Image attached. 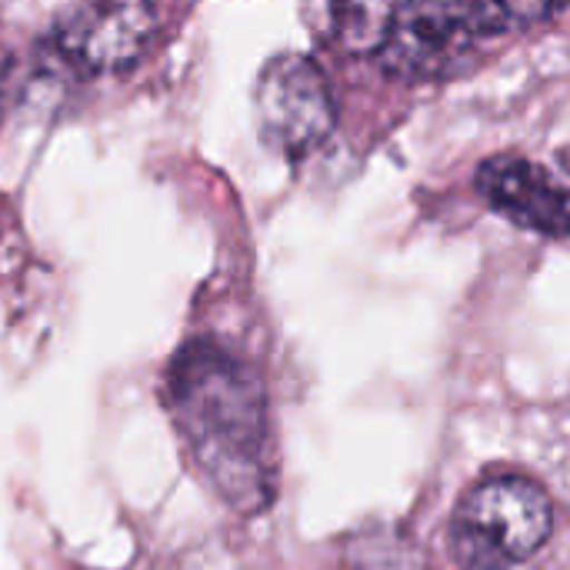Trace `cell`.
I'll list each match as a JSON object with an SVG mask.
<instances>
[{"label":"cell","mask_w":570,"mask_h":570,"mask_svg":"<svg viewBox=\"0 0 570 570\" xmlns=\"http://www.w3.org/2000/svg\"><path fill=\"white\" fill-rule=\"evenodd\" d=\"M174 421L214 491L254 514L274 498L267 397L257 374L214 341H190L167 371Z\"/></svg>","instance_id":"cell-1"},{"label":"cell","mask_w":570,"mask_h":570,"mask_svg":"<svg viewBox=\"0 0 570 570\" xmlns=\"http://www.w3.org/2000/svg\"><path fill=\"white\" fill-rule=\"evenodd\" d=\"M551 531L548 491L524 474H494L458 504L451 544L468 570H508L534 558Z\"/></svg>","instance_id":"cell-2"},{"label":"cell","mask_w":570,"mask_h":570,"mask_svg":"<svg viewBox=\"0 0 570 570\" xmlns=\"http://www.w3.org/2000/svg\"><path fill=\"white\" fill-rule=\"evenodd\" d=\"M254 110L264 144L284 157H307L334 130L327 77L304 53H277L264 63L254 87Z\"/></svg>","instance_id":"cell-3"},{"label":"cell","mask_w":570,"mask_h":570,"mask_svg":"<svg viewBox=\"0 0 570 570\" xmlns=\"http://www.w3.org/2000/svg\"><path fill=\"white\" fill-rule=\"evenodd\" d=\"M484 37L478 0H401L377 43L381 67L404 80L444 73Z\"/></svg>","instance_id":"cell-4"},{"label":"cell","mask_w":570,"mask_h":570,"mask_svg":"<svg viewBox=\"0 0 570 570\" xmlns=\"http://www.w3.org/2000/svg\"><path fill=\"white\" fill-rule=\"evenodd\" d=\"M157 37L150 0H77L53 23V50L83 77L127 73Z\"/></svg>","instance_id":"cell-5"},{"label":"cell","mask_w":570,"mask_h":570,"mask_svg":"<svg viewBox=\"0 0 570 570\" xmlns=\"http://www.w3.org/2000/svg\"><path fill=\"white\" fill-rule=\"evenodd\" d=\"M481 197L524 230L570 237V190L528 157H491L478 170Z\"/></svg>","instance_id":"cell-6"},{"label":"cell","mask_w":570,"mask_h":570,"mask_svg":"<svg viewBox=\"0 0 570 570\" xmlns=\"http://www.w3.org/2000/svg\"><path fill=\"white\" fill-rule=\"evenodd\" d=\"M504 3H508L514 30H524V27H534V23L558 17L570 0H504Z\"/></svg>","instance_id":"cell-7"},{"label":"cell","mask_w":570,"mask_h":570,"mask_svg":"<svg viewBox=\"0 0 570 570\" xmlns=\"http://www.w3.org/2000/svg\"><path fill=\"white\" fill-rule=\"evenodd\" d=\"M10 77H13V57L7 47H0V117L7 107V94H10Z\"/></svg>","instance_id":"cell-8"},{"label":"cell","mask_w":570,"mask_h":570,"mask_svg":"<svg viewBox=\"0 0 570 570\" xmlns=\"http://www.w3.org/2000/svg\"><path fill=\"white\" fill-rule=\"evenodd\" d=\"M561 160H564V167H568V170H570V147H568V150H564V154H561Z\"/></svg>","instance_id":"cell-9"}]
</instances>
